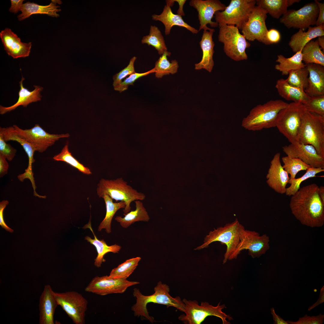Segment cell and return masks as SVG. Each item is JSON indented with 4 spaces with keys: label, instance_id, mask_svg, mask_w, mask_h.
Listing matches in <instances>:
<instances>
[{
    "label": "cell",
    "instance_id": "48",
    "mask_svg": "<svg viewBox=\"0 0 324 324\" xmlns=\"http://www.w3.org/2000/svg\"><path fill=\"white\" fill-rule=\"evenodd\" d=\"M267 39L270 44H276L280 40L281 35L278 31L274 28L268 30L266 34Z\"/></svg>",
    "mask_w": 324,
    "mask_h": 324
},
{
    "label": "cell",
    "instance_id": "11",
    "mask_svg": "<svg viewBox=\"0 0 324 324\" xmlns=\"http://www.w3.org/2000/svg\"><path fill=\"white\" fill-rule=\"evenodd\" d=\"M58 305L62 308L75 324H84L88 302L80 293L75 291L63 292H54Z\"/></svg>",
    "mask_w": 324,
    "mask_h": 324
},
{
    "label": "cell",
    "instance_id": "56",
    "mask_svg": "<svg viewBox=\"0 0 324 324\" xmlns=\"http://www.w3.org/2000/svg\"><path fill=\"white\" fill-rule=\"evenodd\" d=\"M318 193L320 197L324 203V187L322 186L319 187Z\"/></svg>",
    "mask_w": 324,
    "mask_h": 324
},
{
    "label": "cell",
    "instance_id": "30",
    "mask_svg": "<svg viewBox=\"0 0 324 324\" xmlns=\"http://www.w3.org/2000/svg\"><path fill=\"white\" fill-rule=\"evenodd\" d=\"M83 228L84 229L89 228L94 236V239L92 238L89 236H86L85 237V239L94 246L96 249L98 255L94 260V266L96 267H100L102 263L105 261L104 257L106 254L109 252L114 253H118L121 249V247L119 245L114 244L109 246L107 244L104 240H100L97 238L93 231L90 221Z\"/></svg>",
    "mask_w": 324,
    "mask_h": 324
},
{
    "label": "cell",
    "instance_id": "53",
    "mask_svg": "<svg viewBox=\"0 0 324 324\" xmlns=\"http://www.w3.org/2000/svg\"><path fill=\"white\" fill-rule=\"evenodd\" d=\"M271 314L272 315L274 324H289L287 321L284 320L279 316L276 314L273 308L270 309Z\"/></svg>",
    "mask_w": 324,
    "mask_h": 324
},
{
    "label": "cell",
    "instance_id": "57",
    "mask_svg": "<svg viewBox=\"0 0 324 324\" xmlns=\"http://www.w3.org/2000/svg\"><path fill=\"white\" fill-rule=\"evenodd\" d=\"M318 44L322 49L324 50V36L318 37L317 39Z\"/></svg>",
    "mask_w": 324,
    "mask_h": 324
},
{
    "label": "cell",
    "instance_id": "8",
    "mask_svg": "<svg viewBox=\"0 0 324 324\" xmlns=\"http://www.w3.org/2000/svg\"><path fill=\"white\" fill-rule=\"evenodd\" d=\"M305 110L303 104L292 102L278 115L276 127L290 143H298L299 131Z\"/></svg>",
    "mask_w": 324,
    "mask_h": 324
},
{
    "label": "cell",
    "instance_id": "38",
    "mask_svg": "<svg viewBox=\"0 0 324 324\" xmlns=\"http://www.w3.org/2000/svg\"><path fill=\"white\" fill-rule=\"evenodd\" d=\"M141 259L140 257H136L126 260L113 269L109 276L113 278L127 279L134 272Z\"/></svg>",
    "mask_w": 324,
    "mask_h": 324
},
{
    "label": "cell",
    "instance_id": "19",
    "mask_svg": "<svg viewBox=\"0 0 324 324\" xmlns=\"http://www.w3.org/2000/svg\"><path fill=\"white\" fill-rule=\"evenodd\" d=\"M280 157V153L277 152L271 160L266 176L267 182L276 192L283 194L286 193L290 177L281 165Z\"/></svg>",
    "mask_w": 324,
    "mask_h": 324
},
{
    "label": "cell",
    "instance_id": "14",
    "mask_svg": "<svg viewBox=\"0 0 324 324\" xmlns=\"http://www.w3.org/2000/svg\"><path fill=\"white\" fill-rule=\"evenodd\" d=\"M16 132L30 144L36 151L43 152L60 138L68 137V134H51L44 130L38 124L29 129H22L17 125L13 126Z\"/></svg>",
    "mask_w": 324,
    "mask_h": 324
},
{
    "label": "cell",
    "instance_id": "58",
    "mask_svg": "<svg viewBox=\"0 0 324 324\" xmlns=\"http://www.w3.org/2000/svg\"><path fill=\"white\" fill-rule=\"evenodd\" d=\"M300 1V0H287L288 7L291 6L295 3H298Z\"/></svg>",
    "mask_w": 324,
    "mask_h": 324
},
{
    "label": "cell",
    "instance_id": "40",
    "mask_svg": "<svg viewBox=\"0 0 324 324\" xmlns=\"http://www.w3.org/2000/svg\"><path fill=\"white\" fill-rule=\"evenodd\" d=\"M53 159L56 161L65 162L84 174H92V172L88 168L84 166L72 155L69 151L68 143L63 148L61 152L54 156Z\"/></svg>",
    "mask_w": 324,
    "mask_h": 324
},
{
    "label": "cell",
    "instance_id": "1",
    "mask_svg": "<svg viewBox=\"0 0 324 324\" xmlns=\"http://www.w3.org/2000/svg\"><path fill=\"white\" fill-rule=\"evenodd\" d=\"M319 186L313 183L300 188L291 196L292 214L302 224L312 228L324 224V203L320 197Z\"/></svg>",
    "mask_w": 324,
    "mask_h": 324
},
{
    "label": "cell",
    "instance_id": "32",
    "mask_svg": "<svg viewBox=\"0 0 324 324\" xmlns=\"http://www.w3.org/2000/svg\"><path fill=\"white\" fill-rule=\"evenodd\" d=\"M302 50L298 51L290 57L286 58L282 55L277 56L276 62L278 64L275 65V68L281 73L282 75H287L292 70H296L306 66L303 62Z\"/></svg>",
    "mask_w": 324,
    "mask_h": 324
},
{
    "label": "cell",
    "instance_id": "47",
    "mask_svg": "<svg viewBox=\"0 0 324 324\" xmlns=\"http://www.w3.org/2000/svg\"><path fill=\"white\" fill-rule=\"evenodd\" d=\"M16 149L10 144H8L0 136V152L4 154L9 161H11L16 155Z\"/></svg>",
    "mask_w": 324,
    "mask_h": 324
},
{
    "label": "cell",
    "instance_id": "13",
    "mask_svg": "<svg viewBox=\"0 0 324 324\" xmlns=\"http://www.w3.org/2000/svg\"><path fill=\"white\" fill-rule=\"evenodd\" d=\"M267 14L260 7L257 6L254 7L241 30L242 34L247 40L254 41L257 40L266 45L270 44L266 37L268 30L266 20Z\"/></svg>",
    "mask_w": 324,
    "mask_h": 324
},
{
    "label": "cell",
    "instance_id": "46",
    "mask_svg": "<svg viewBox=\"0 0 324 324\" xmlns=\"http://www.w3.org/2000/svg\"><path fill=\"white\" fill-rule=\"evenodd\" d=\"M290 324H322L324 321V315L321 313L316 316H310L305 314L304 316L299 318L296 322L287 321Z\"/></svg>",
    "mask_w": 324,
    "mask_h": 324
},
{
    "label": "cell",
    "instance_id": "2",
    "mask_svg": "<svg viewBox=\"0 0 324 324\" xmlns=\"http://www.w3.org/2000/svg\"><path fill=\"white\" fill-rule=\"evenodd\" d=\"M154 290L153 294L145 296L142 294L139 289H134L133 294L136 298V302L132 306L131 309L135 316H140L153 323L154 318L149 315L146 308L147 304L150 302L164 305L167 308L173 307L184 312V303L179 296L173 298L170 295V288L167 284L159 281Z\"/></svg>",
    "mask_w": 324,
    "mask_h": 324
},
{
    "label": "cell",
    "instance_id": "21",
    "mask_svg": "<svg viewBox=\"0 0 324 324\" xmlns=\"http://www.w3.org/2000/svg\"><path fill=\"white\" fill-rule=\"evenodd\" d=\"M54 291L49 284L45 285L39 301L40 324H54L55 309L58 305Z\"/></svg>",
    "mask_w": 324,
    "mask_h": 324
},
{
    "label": "cell",
    "instance_id": "5",
    "mask_svg": "<svg viewBox=\"0 0 324 324\" xmlns=\"http://www.w3.org/2000/svg\"><path fill=\"white\" fill-rule=\"evenodd\" d=\"M298 142L313 146L324 158V116L305 110L298 135Z\"/></svg>",
    "mask_w": 324,
    "mask_h": 324
},
{
    "label": "cell",
    "instance_id": "27",
    "mask_svg": "<svg viewBox=\"0 0 324 324\" xmlns=\"http://www.w3.org/2000/svg\"><path fill=\"white\" fill-rule=\"evenodd\" d=\"M25 78L22 76L21 80L20 82V89L19 92V98L16 102L14 105L9 107H5L0 106V113L3 115L14 110L17 107L22 106L26 107L29 104L40 101L41 100L40 92L43 90V88L40 86H34V89L30 91L24 88L23 82Z\"/></svg>",
    "mask_w": 324,
    "mask_h": 324
},
{
    "label": "cell",
    "instance_id": "4",
    "mask_svg": "<svg viewBox=\"0 0 324 324\" xmlns=\"http://www.w3.org/2000/svg\"><path fill=\"white\" fill-rule=\"evenodd\" d=\"M96 191L100 198L106 194L117 202H124L126 205L123 210L124 214L130 211L131 202L137 200H143L146 197L144 194L134 189L122 177L112 180L101 178L98 184Z\"/></svg>",
    "mask_w": 324,
    "mask_h": 324
},
{
    "label": "cell",
    "instance_id": "55",
    "mask_svg": "<svg viewBox=\"0 0 324 324\" xmlns=\"http://www.w3.org/2000/svg\"><path fill=\"white\" fill-rule=\"evenodd\" d=\"M175 2H177L179 4V8L177 11V14L181 16L185 15L184 13L183 10L184 5L186 2V0H174Z\"/></svg>",
    "mask_w": 324,
    "mask_h": 324
},
{
    "label": "cell",
    "instance_id": "16",
    "mask_svg": "<svg viewBox=\"0 0 324 324\" xmlns=\"http://www.w3.org/2000/svg\"><path fill=\"white\" fill-rule=\"evenodd\" d=\"M139 284L123 278H113L109 276H96L93 278L85 289L88 292L100 296L113 293H122L129 287Z\"/></svg>",
    "mask_w": 324,
    "mask_h": 324
},
{
    "label": "cell",
    "instance_id": "23",
    "mask_svg": "<svg viewBox=\"0 0 324 324\" xmlns=\"http://www.w3.org/2000/svg\"><path fill=\"white\" fill-rule=\"evenodd\" d=\"M306 65L309 76L304 91L310 97L324 95V66L314 63Z\"/></svg>",
    "mask_w": 324,
    "mask_h": 324
},
{
    "label": "cell",
    "instance_id": "25",
    "mask_svg": "<svg viewBox=\"0 0 324 324\" xmlns=\"http://www.w3.org/2000/svg\"><path fill=\"white\" fill-rule=\"evenodd\" d=\"M152 18L153 20L160 21L164 24L166 35L170 34L171 28L174 26L185 28L193 34H196L199 32V30L185 22L182 16L172 13L171 7L167 4L165 5L160 14H153Z\"/></svg>",
    "mask_w": 324,
    "mask_h": 324
},
{
    "label": "cell",
    "instance_id": "44",
    "mask_svg": "<svg viewBox=\"0 0 324 324\" xmlns=\"http://www.w3.org/2000/svg\"><path fill=\"white\" fill-rule=\"evenodd\" d=\"M155 72L154 68L146 72L143 73H135L131 74L126 78L118 86L114 88L116 91H119L120 93L127 90L130 85H133L134 82L138 79L141 77L146 76Z\"/></svg>",
    "mask_w": 324,
    "mask_h": 324
},
{
    "label": "cell",
    "instance_id": "42",
    "mask_svg": "<svg viewBox=\"0 0 324 324\" xmlns=\"http://www.w3.org/2000/svg\"><path fill=\"white\" fill-rule=\"evenodd\" d=\"M282 160L284 164L282 166L284 169L290 175V179L295 178L299 171L306 170L311 167L299 158H291L287 156L283 157Z\"/></svg>",
    "mask_w": 324,
    "mask_h": 324
},
{
    "label": "cell",
    "instance_id": "34",
    "mask_svg": "<svg viewBox=\"0 0 324 324\" xmlns=\"http://www.w3.org/2000/svg\"><path fill=\"white\" fill-rule=\"evenodd\" d=\"M105 202L106 208L105 217L100 223L98 230L100 231L105 229L108 233L111 232V223L112 219L116 212L121 208H124L126 206L124 202H113L112 199L108 195L104 194L102 197Z\"/></svg>",
    "mask_w": 324,
    "mask_h": 324
},
{
    "label": "cell",
    "instance_id": "9",
    "mask_svg": "<svg viewBox=\"0 0 324 324\" xmlns=\"http://www.w3.org/2000/svg\"><path fill=\"white\" fill-rule=\"evenodd\" d=\"M219 27L218 41L223 44L226 55L236 61L247 60L246 49L250 44L235 26L224 25Z\"/></svg>",
    "mask_w": 324,
    "mask_h": 324
},
{
    "label": "cell",
    "instance_id": "33",
    "mask_svg": "<svg viewBox=\"0 0 324 324\" xmlns=\"http://www.w3.org/2000/svg\"><path fill=\"white\" fill-rule=\"evenodd\" d=\"M302 59L305 64L314 63L324 66V54L319 46L317 40H311L307 43L302 50Z\"/></svg>",
    "mask_w": 324,
    "mask_h": 324
},
{
    "label": "cell",
    "instance_id": "22",
    "mask_svg": "<svg viewBox=\"0 0 324 324\" xmlns=\"http://www.w3.org/2000/svg\"><path fill=\"white\" fill-rule=\"evenodd\" d=\"M0 136L6 142L10 140L16 141L23 147L28 156V167L22 174V176L25 178L33 179L32 164L35 161L33 156L34 152L36 151L34 147L17 134L13 126L6 128L0 127Z\"/></svg>",
    "mask_w": 324,
    "mask_h": 324
},
{
    "label": "cell",
    "instance_id": "7",
    "mask_svg": "<svg viewBox=\"0 0 324 324\" xmlns=\"http://www.w3.org/2000/svg\"><path fill=\"white\" fill-rule=\"evenodd\" d=\"M184 304L183 314L178 317V319L185 324H200L208 316H214L220 318L223 324H230L227 320H231L233 318L222 311L226 307L225 304L220 305V303L216 306H213L207 302H202L199 305L196 300H182Z\"/></svg>",
    "mask_w": 324,
    "mask_h": 324
},
{
    "label": "cell",
    "instance_id": "35",
    "mask_svg": "<svg viewBox=\"0 0 324 324\" xmlns=\"http://www.w3.org/2000/svg\"><path fill=\"white\" fill-rule=\"evenodd\" d=\"M256 6L265 10L273 18L278 19L287 11V0H256Z\"/></svg>",
    "mask_w": 324,
    "mask_h": 324
},
{
    "label": "cell",
    "instance_id": "36",
    "mask_svg": "<svg viewBox=\"0 0 324 324\" xmlns=\"http://www.w3.org/2000/svg\"><path fill=\"white\" fill-rule=\"evenodd\" d=\"M171 55L170 52L166 51L156 61L154 68L157 78H160L164 75L174 74L177 72L179 66L177 61L173 60L170 62L167 59V56Z\"/></svg>",
    "mask_w": 324,
    "mask_h": 324
},
{
    "label": "cell",
    "instance_id": "29",
    "mask_svg": "<svg viewBox=\"0 0 324 324\" xmlns=\"http://www.w3.org/2000/svg\"><path fill=\"white\" fill-rule=\"evenodd\" d=\"M59 8L60 6L52 2L48 5L43 6L28 2L23 4L21 6L20 11L22 13L18 16L17 18L19 21H22L32 14H46L57 17L59 16L57 13L61 10L58 8Z\"/></svg>",
    "mask_w": 324,
    "mask_h": 324
},
{
    "label": "cell",
    "instance_id": "12",
    "mask_svg": "<svg viewBox=\"0 0 324 324\" xmlns=\"http://www.w3.org/2000/svg\"><path fill=\"white\" fill-rule=\"evenodd\" d=\"M319 12L317 4L312 2L298 10H287L280 18V22L288 28H293L304 30L315 25Z\"/></svg>",
    "mask_w": 324,
    "mask_h": 324
},
{
    "label": "cell",
    "instance_id": "39",
    "mask_svg": "<svg viewBox=\"0 0 324 324\" xmlns=\"http://www.w3.org/2000/svg\"><path fill=\"white\" fill-rule=\"evenodd\" d=\"M289 76L286 79L291 85L304 91L308 84L309 72L305 67L290 71Z\"/></svg>",
    "mask_w": 324,
    "mask_h": 324
},
{
    "label": "cell",
    "instance_id": "41",
    "mask_svg": "<svg viewBox=\"0 0 324 324\" xmlns=\"http://www.w3.org/2000/svg\"><path fill=\"white\" fill-rule=\"evenodd\" d=\"M323 171V168L310 167L308 168L305 173L300 177L290 178L288 183L291 185L286 188V195L289 196L293 195L300 189V185L302 182L309 178L315 177L317 174Z\"/></svg>",
    "mask_w": 324,
    "mask_h": 324
},
{
    "label": "cell",
    "instance_id": "24",
    "mask_svg": "<svg viewBox=\"0 0 324 324\" xmlns=\"http://www.w3.org/2000/svg\"><path fill=\"white\" fill-rule=\"evenodd\" d=\"M214 31L215 30L213 28L209 31L203 30L201 40L199 42L202 52V56L201 61L195 64V69H204L209 72L212 71L214 65L213 57L214 53V44L212 36Z\"/></svg>",
    "mask_w": 324,
    "mask_h": 324
},
{
    "label": "cell",
    "instance_id": "31",
    "mask_svg": "<svg viewBox=\"0 0 324 324\" xmlns=\"http://www.w3.org/2000/svg\"><path fill=\"white\" fill-rule=\"evenodd\" d=\"M134 202L136 206L135 210L124 213V217L117 216L115 218V220L123 228H128L136 222H148L150 219L148 213L141 200H136Z\"/></svg>",
    "mask_w": 324,
    "mask_h": 324
},
{
    "label": "cell",
    "instance_id": "52",
    "mask_svg": "<svg viewBox=\"0 0 324 324\" xmlns=\"http://www.w3.org/2000/svg\"><path fill=\"white\" fill-rule=\"evenodd\" d=\"M23 1V0H11V4L9 11L14 14L17 13L20 11Z\"/></svg>",
    "mask_w": 324,
    "mask_h": 324
},
{
    "label": "cell",
    "instance_id": "43",
    "mask_svg": "<svg viewBox=\"0 0 324 324\" xmlns=\"http://www.w3.org/2000/svg\"><path fill=\"white\" fill-rule=\"evenodd\" d=\"M303 105L306 110L324 116V95L310 97Z\"/></svg>",
    "mask_w": 324,
    "mask_h": 324
},
{
    "label": "cell",
    "instance_id": "10",
    "mask_svg": "<svg viewBox=\"0 0 324 324\" xmlns=\"http://www.w3.org/2000/svg\"><path fill=\"white\" fill-rule=\"evenodd\" d=\"M256 3L255 0H231L224 10L215 13L216 22L218 26L233 25L241 30Z\"/></svg>",
    "mask_w": 324,
    "mask_h": 324
},
{
    "label": "cell",
    "instance_id": "50",
    "mask_svg": "<svg viewBox=\"0 0 324 324\" xmlns=\"http://www.w3.org/2000/svg\"><path fill=\"white\" fill-rule=\"evenodd\" d=\"M5 156L0 152V176L2 177L7 174L9 168V164L6 160Z\"/></svg>",
    "mask_w": 324,
    "mask_h": 324
},
{
    "label": "cell",
    "instance_id": "54",
    "mask_svg": "<svg viewBox=\"0 0 324 324\" xmlns=\"http://www.w3.org/2000/svg\"><path fill=\"white\" fill-rule=\"evenodd\" d=\"M324 302V286L320 289V294L318 299L317 301L308 308V310L310 311L319 304Z\"/></svg>",
    "mask_w": 324,
    "mask_h": 324
},
{
    "label": "cell",
    "instance_id": "51",
    "mask_svg": "<svg viewBox=\"0 0 324 324\" xmlns=\"http://www.w3.org/2000/svg\"><path fill=\"white\" fill-rule=\"evenodd\" d=\"M314 2L317 4L319 9L318 17L315 24L316 26H318L324 24V4L316 0H315Z\"/></svg>",
    "mask_w": 324,
    "mask_h": 324
},
{
    "label": "cell",
    "instance_id": "45",
    "mask_svg": "<svg viewBox=\"0 0 324 324\" xmlns=\"http://www.w3.org/2000/svg\"><path fill=\"white\" fill-rule=\"evenodd\" d=\"M136 58L135 56L133 57L126 67L113 76V86L114 88L118 86L122 82V80L127 76L135 73L134 64Z\"/></svg>",
    "mask_w": 324,
    "mask_h": 324
},
{
    "label": "cell",
    "instance_id": "37",
    "mask_svg": "<svg viewBox=\"0 0 324 324\" xmlns=\"http://www.w3.org/2000/svg\"><path fill=\"white\" fill-rule=\"evenodd\" d=\"M141 42L154 47L160 55L167 51L164 37L159 28L155 26H151L149 34L143 37Z\"/></svg>",
    "mask_w": 324,
    "mask_h": 324
},
{
    "label": "cell",
    "instance_id": "18",
    "mask_svg": "<svg viewBox=\"0 0 324 324\" xmlns=\"http://www.w3.org/2000/svg\"><path fill=\"white\" fill-rule=\"evenodd\" d=\"M283 150L287 156L299 158L311 167L324 168V158L318 154L311 145L291 143L283 146Z\"/></svg>",
    "mask_w": 324,
    "mask_h": 324
},
{
    "label": "cell",
    "instance_id": "26",
    "mask_svg": "<svg viewBox=\"0 0 324 324\" xmlns=\"http://www.w3.org/2000/svg\"><path fill=\"white\" fill-rule=\"evenodd\" d=\"M323 36L324 24L313 27L310 26L307 32L299 29L291 37L288 45L293 52L296 53L302 50L305 45L313 39Z\"/></svg>",
    "mask_w": 324,
    "mask_h": 324
},
{
    "label": "cell",
    "instance_id": "6",
    "mask_svg": "<svg viewBox=\"0 0 324 324\" xmlns=\"http://www.w3.org/2000/svg\"><path fill=\"white\" fill-rule=\"evenodd\" d=\"M241 224L237 219L223 226L219 227L210 231L205 238L204 243L195 250L207 248L213 242H219L226 246L224 255L223 263L227 260L236 259L238 255L237 249L240 243L239 232Z\"/></svg>",
    "mask_w": 324,
    "mask_h": 324
},
{
    "label": "cell",
    "instance_id": "49",
    "mask_svg": "<svg viewBox=\"0 0 324 324\" xmlns=\"http://www.w3.org/2000/svg\"><path fill=\"white\" fill-rule=\"evenodd\" d=\"M8 204V201L6 200H3L0 202V225L2 228L4 229L6 231L12 233L14 232V230L6 225L4 219V211Z\"/></svg>",
    "mask_w": 324,
    "mask_h": 324
},
{
    "label": "cell",
    "instance_id": "17",
    "mask_svg": "<svg viewBox=\"0 0 324 324\" xmlns=\"http://www.w3.org/2000/svg\"><path fill=\"white\" fill-rule=\"evenodd\" d=\"M190 6L195 8L198 12V19L200 26L199 31L210 30L207 25L209 24L212 28L217 27L218 24L212 21L215 13L224 10L226 6L218 0H191L189 2Z\"/></svg>",
    "mask_w": 324,
    "mask_h": 324
},
{
    "label": "cell",
    "instance_id": "3",
    "mask_svg": "<svg viewBox=\"0 0 324 324\" xmlns=\"http://www.w3.org/2000/svg\"><path fill=\"white\" fill-rule=\"evenodd\" d=\"M288 104L279 99L271 100L263 104L257 105L243 118L242 126L246 129L254 131L276 127L278 113Z\"/></svg>",
    "mask_w": 324,
    "mask_h": 324
},
{
    "label": "cell",
    "instance_id": "20",
    "mask_svg": "<svg viewBox=\"0 0 324 324\" xmlns=\"http://www.w3.org/2000/svg\"><path fill=\"white\" fill-rule=\"evenodd\" d=\"M0 38L6 52L13 58H25L29 56L32 43L22 42L10 28H6L2 30Z\"/></svg>",
    "mask_w": 324,
    "mask_h": 324
},
{
    "label": "cell",
    "instance_id": "15",
    "mask_svg": "<svg viewBox=\"0 0 324 324\" xmlns=\"http://www.w3.org/2000/svg\"><path fill=\"white\" fill-rule=\"evenodd\" d=\"M240 243L237 249L238 255L244 250L253 258H259L270 248L269 237L266 234L260 236L255 231L246 230L241 224L239 232Z\"/></svg>",
    "mask_w": 324,
    "mask_h": 324
},
{
    "label": "cell",
    "instance_id": "28",
    "mask_svg": "<svg viewBox=\"0 0 324 324\" xmlns=\"http://www.w3.org/2000/svg\"><path fill=\"white\" fill-rule=\"evenodd\" d=\"M275 87L279 95L287 101L304 104L310 98L304 91L291 85L286 79L278 80Z\"/></svg>",
    "mask_w": 324,
    "mask_h": 324
}]
</instances>
